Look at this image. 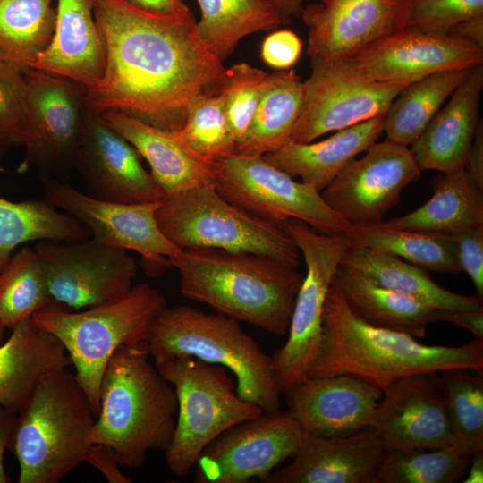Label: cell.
<instances>
[{
  "label": "cell",
  "instance_id": "1",
  "mask_svg": "<svg viewBox=\"0 0 483 483\" xmlns=\"http://www.w3.org/2000/svg\"><path fill=\"white\" fill-rule=\"evenodd\" d=\"M105 71L87 90L97 112L121 110L152 126L179 131L189 104L201 94H219L227 68L201 38L191 13L162 17L123 0H96Z\"/></svg>",
  "mask_w": 483,
  "mask_h": 483
},
{
  "label": "cell",
  "instance_id": "2",
  "mask_svg": "<svg viewBox=\"0 0 483 483\" xmlns=\"http://www.w3.org/2000/svg\"><path fill=\"white\" fill-rule=\"evenodd\" d=\"M455 368L483 370V340L428 345L408 334L373 326L352 310L331 283L308 377L347 375L384 393L408 377Z\"/></svg>",
  "mask_w": 483,
  "mask_h": 483
},
{
  "label": "cell",
  "instance_id": "3",
  "mask_svg": "<svg viewBox=\"0 0 483 483\" xmlns=\"http://www.w3.org/2000/svg\"><path fill=\"white\" fill-rule=\"evenodd\" d=\"M169 261L184 296L275 335L287 333L303 279L296 267L267 255L213 248L182 250Z\"/></svg>",
  "mask_w": 483,
  "mask_h": 483
},
{
  "label": "cell",
  "instance_id": "4",
  "mask_svg": "<svg viewBox=\"0 0 483 483\" xmlns=\"http://www.w3.org/2000/svg\"><path fill=\"white\" fill-rule=\"evenodd\" d=\"M148 342L120 346L102 376L92 444L114 450L120 466L140 468L151 450L165 452L178 410L174 387L149 361Z\"/></svg>",
  "mask_w": 483,
  "mask_h": 483
},
{
  "label": "cell",
  "instance_id": "5",
  "mask_svg": "<svg viewBox=\"0 0 483 483\" xmlns=\"http://www.w3.org/2000/svg\"><path fill=\"white\" fill-rule=\"evenodd\" d=\"M156 365L189 355L232 371L236 392L264 411L280 410V389L272 356L225 315L208 314L190 306L165 307L156 318L148 339Z\"/></svg>",
  "mask_w": 483,
  "mask_h": 483
},
{
  "label": "cell",
  "instance_id": "6",
  "mask_svg": "<svg viewBox=\"0 0 483 483\" xmlns=\"http://www.w3.org/2000/svg\"><path fill=\"white\" fill-rule=\"evenodd\" d=\"M96 420L75 375L47 376L18 413L8 449L19 465V483H58L86 462Z\"/></svg>",
  "mask_w": 483,
  "mask_h": 483
},
{
  "label": "cell",
  "instance_id": "7",
  "mask_svg": "<svg viewBox=\"0 0 483 483\" xmlns=\"http://www.w3.org/2000/svg\"><path fill=\"white\" fill-rule=\"evenodd\" d=\"M165 307V298L158 290L140 284L123 297L83 311L71 312L55 304L31 318L65 348L97 417L100 383L111 356L122 345L148 342L156 318Z\"/></svg>",
  "mask_w": 483,
  "mask_h": 483
},
{
  "label": "cell",
  "instance_id": "8",
  "mask_svg": "<svg viewBox=\"0 0 483 483\" xmlns=\"http://www.w3.org/2000/svg\"><path fill=\"white\" fill-rule=\"evenodd\" d=\"M163 234L181 250L213 248L253 252L293 267L301 252L284 227L221 196L213 183L167 197L156 212Z\"/></svg>",
  "mask_w": 483,
  "mask_h": 483
},
{
  "label": "cell",
  "instance_id": "9",
  "mask_svg": "<svg viewBox=\"0 0 483 483\" xmlns=\"http://www.w3.org/2000/svg\"><path fill=\"white\" fill-rule=\"evenodd\" d=\"M156 367L177 398L175 429L165 452L168 468L177 476L189 474L203 449L220 434L264 411L238 395L223 366L184 355Z\"/></svg>",
  "mask_w": 483,
  "mask_h": 483
},
{
  "label": "cell",
  "instance_id": "10",
  "mask_svg": "<svg viewBox=\"0 0 483 483\" xmlns=\"http://www.w3.org/2000/svg\"><path fill=\"white\" fill-rule=\"evenodd\" d=\"M212 165L218 193L261 218L281 225L297 219L326 234H344L352 225L314 187L295 181L262 156L236 154L212 161Z\"/></svg>",
  "mask_w": 483,
  "mask_h": 483
},
{
  "label": "cell",
  "instance_id": "11",
  "mask_svg": "<svg viewBox=\"0 0 483 483\" xmlns=\"http://www.w3.org/2000/svg\"><path fill=\"white\" fill-rule=\"evenodd\" d=\"M283 226L302 254L307 273L295 299L288 338L272 356L282 394L308 377L321 338L326 296L350 246L343 234L321 233L301 220L290 219Z\"/></svg>",
  "mask_w": 483,
  "mask_h": 483
},
{
  "label": "cell",
  "instance_id": "12",
  "mask_svg": "<svg viewBox=\"0 0 483 483\" xmlns=\"http://www.w3.org/2000/svg\"><path fill=\"white\" fill-rule=\"evenodd\" d=\"M27 137L18 168L38 171L41 179L67 182L72 174L84 114L87 89L65 77L24 68Z\"/></svg>",
  "mask_w": 483,
  "mask_h": 483
},
{
  "label": "cell",
  "instance_id": "13",
  "mask_svg": "<svg viewBox=\"0 0 483 483\" xmlns=\"http://www.w3.org/2000/svg\"><path fill=\"white\" fill-rule=\"evenodd\" d=\"M56 304L80 309L127 294L137 275L128 250L94 239L38 241L34 249Z\"/></svg>",
  "mask_w": 483,
  "mask_h": 483
},
{
  "label": "cell",
  "instance_id": "14",
  "mask_svg": "<svg viewBox=\"0 0 483 483\" xmlns=\"http://www.w3.org/2000/svg\"><path fill=\"white\" fill-rule=\"evenodd\" d=\"M337 64L368 81L407 86L437 72L469 70L483 64V47L451 33L407 26Z\"/></svg>",
  "mask_w": 483,
  "mask_h": 483
},
{
  "label": "cell",
  "instance_id": "15",
  "mask_svg": "<svg viewBox=\"0 0 483 483\" xmlns=\"http://www.w3.org/2000/svg\"><path fill=\"white\" fill-rule=\"evenodd\" d=\"M303 431L288 411H263L220 434L199 455L195 483L261 482L292 458Z\"/></svg>",
  "mask_w": 483,
  "mask_h": 483
},
{
  "label": "cell",
  "instance_id": "16",
  "mask_svg": "<svg viewBox=\"0 0 483 483\" xmlns=\"http://www.w3.org/2000/svg\"><path fill=\"white\" fill-rule=\"evenodd\" d=\"M44 199L73 216L93 239L131 250L142 257L146 275L158 276L172 266L169 258L181 250L161 232L156 212L162 202L119 203L96 199L55 178L41 179Z\"/></svg>",
  "mask_w": 483,
  "mask_h": 483
},
{
  "label": "cell",
  "instance_id": "17",
  "mask_svg": "<svg viewBox=\"0 0 483 483\" xmlns=\"http://www.w3.org/2000/svg\"><path fill=\"white\" fill-rule=\"evenodd\" d=\"M422 172L411 148L386 139L352 159L320 195L351 224L380 222Z\"/></svg>",
  "mask_w": 483,
  "mask_h": 483
},
{
  "label": "cell",
  "instance_id": "18",
  "mask_svg": "<svg viewBox=\"0 0 483 483\" xmlns=\"http://www.w3.org/2000/svg\"><path fill=\"white\" fill-rule=\"evenodd\" d=\"M310 66L311 73L303 81L302 107L290 137L293 142L309 143L327 132L385 114L406 87L362 80L337 64L310 62Z\"/></svg>",
  "mask_w": 483,
  "mask_h": 483
},
{
  "label": "cell",
  "instance_id": "19",
  "mask_svg": "<svg viewBox=\"0 0 483 483\" xmlns=\"http://www.w3.org/2000/svg\"><path fill=\"white\" fill-rule=\"evenodd\" d=\"M411 0H320L303 6L310 62L338 64L409 24Z\"/></svg>",
  "mask_w": 483,
  "mask_h": 483
},
{
  "label": "cell",
  "instance_id": "20",
  "mask_svg": "<svg viewBox=\"0 0 483 483\" xmlns=\"http://www.w3.org/2000/svg\"><path fill=\"white\" fill-rule=\"evenodd\" d=\"M140 154L111 128L101 113L88 105L80 131L74 168L86 182L89 197L119 203L163 202L166 196Z\"/></svg>",
  "mask_w": 483,
  "mask_h": 483
},
{
  "label": "cell",
  "instance_id": "21",
  "mask_svg": "<svg viewBox=\"0 0 483 483\" xmlns=\"http://www.w3.org/2000/svg\"><path fill=\"white\" fill-rule=\"evenodd\" d=\"M373 427L386 449L456 445L439 373L408 377L384 392Z\"/></svg>",
  "mask_w": 483,
  "mask_h": 483
},
{
  "label": "cell",
  "instance_id": "22",
  "mask_svg": "<svg viewBox=\"0 0 483 483\" xmlns=\"http://www.w3.org/2000/svg\"><path fill=\"white\" fill-rule=\"evenodd\" d=\"M304 434L335 437L373 426L383 393L347 375L307 377L283 393Z\"/></svg>",
  "mask_w": 483,
  "mask_h": 483
},
{
  "label": "cell",
  "instance_id": "23",
  "mask_svg": "<svg viewBox=\"0 0 483 483\" xmlns=\"http://www.w3.org/2000/svg\"><path fill=\"white\" fill-rule=\"evenodd\" d=\"M384 443L373 426L346 436L304 434L292 462L264 483H376Z\"/></svg>",
  "mask_w": 483,
  "mask_h": 483
},
{
  "label": "cell",
  "instance_id": "24",
  "mask_svg": "<svg viewBox=\"0 0 483 483\" xmlns=\"http://www.w3.org/2000/svg\"><path fill=\"white\" fill-rule=\"evenodd\" d=\"M483 64L471 68L411 150L420 168L448 174L464 167L479 123Z\"/></svg>",
  "mask_w": 483,
  "mask_h": 483
},
{
  "label": "cell",
  "instance_id": "25",
  "mask_svg": "<svg viewBox=\"0 0 483 483\" xmlns=\"http://www.w3.org/2000/svg\"><path fill=\"white\" fill-rule=\"evenodd\" d=\"M101 115L148 162L150 174L166 198L196 186L213 183L212 161L193 152L177 131L152 126L121 110H107Z\"/></svg>",
  "mask_w": 483,
  "mask_h": 483
},
{
  "label": "cell",
  "instance_id": "26",
  "mask_svg": "<svg viewBox=\"0 0 483 483\" xmlns=\"http://www.w3.org/2000/svg\"><path fill=\"white\" fill-rule=\"evenodd\" d=\"M11 330L0 343V405L18 414L47 376L72 361L62 343L31 317Z\"/></svg>",
  "mask_w": 483,
  "mask_h": 483
},
{
  "label": "cell",
  "instance_id": "27",
  "mask_svg": "<svg viewBox=\"0 0 483 483\" xmlns=\"http://www.w3.org/2000/svg\"><path fill=\"white\" fill-rule=\"evenodd\" d=\"M52 41L33 68L70 79L87 90L105 71V55L94 17L96 0H56Z\"/></svg>",
  "mask_w": 483,
  "mask_h": 483
},
{
  "label": "cell",
  "instance_id": "28",
  "mask_svg": "<svg viewBox=\"0 0 483 483\" xmlns=\"http://www.w3.org/2000/svg\"><path fill=\"white\" fill-rule=\"evenodd\" d=\"M385 114L336 131L321 141H289L262 157L320 192L352 159L377 141L384 132Z\"/></svg>",
  "mask_w": 483,
  "mask_h": 483
},
{
  "label": "cell",
  "instance_id": "29",
  "mask_svg": "<svg viewBox=\"0 0 483 483\" xmlns=\"http://www.w3.org/2000/svg\"><path fill=\"white\" fill-rule=\"evenodd\" d=\"M352 310L364 321L423 338L430 323L448 322L453 310L377 284L351 269L338 267L332 279Z\"/></svg>",
  "mask_w": 483,
  "mask_h": 483
},
{
  "label": "cell",
  "instance_id": "30",
  "mask_svg": "<svg viewBox=\"0 0 483 483\" xmlns=\"http://www.w3.org/2000/svg\"><path fill=\"white\" fill-rule=\"evenodd\" d=\"M432 197L421 207L386 225L411 231L453 233L483 225V191L464 167L443 174L430 181Z\"/></svg>",
  "mask_w": 483,
  "mask_h": 483
},
{
  "label": "cell",
  "instance_id": "31",
  "mask_svg": "<svg viewBox=\"0 0 483 483\" xmlns=\"http://www.w3.org/2000/svg\"><path fill=\"white\" fill-rule=\"evenodd\" d=\"M339 266L439 309L466 310L483 307V300L477 294L466 296L448 291L435 283L424 268L389 253L349 246Z\"/></svg>",
  "mask_w": 483,
  "mask_h": 483
},
{
  "label": "cell",
  "instance_id": "32",
  "mask_svg": "<svg viewBox=\"0 0 483 483\" xmlns=\"http://www.w3.org/2000/svg\"><path fill=\"white\" fill-rule=\"evenodd\" d=\"M303 99V80L294 70L268 74L252 121L237 146L236 154L263 156L289 142Z\"/></svg>",
  "mask_w": 483,
  "mask_h": 483
},
{
  "label": "cell",
  "instance_id": "33",
  "mask_svg": "<svg viewBox=\"0 0 483 483\" xmlns=\"http://www.w3.org/2000/svg\"><path fill=\"white\" fill-rule=\"evenodd\" d=\"M343 235L350 246L389 253L424 269L448 274L462 271L457 244L450 233L395 228L380 221L352 224Z\"/></svg>",
  "mask_w": 483,
  "mask_h": 483
},
{
  "label": "cell",
  "instance_id": "34",
  "mask_svg": "<svg viewBox=\"0 0 483 483\" xmlns=\"http://www.w3.org/2000/svg\"><path fill=\"white\" fill-rule=\"evenodd\" d=\"M90 234L83 223L44 199L14 202L0 197V273L14 249L22 243L74 242Z\"/></svg>",
  "mask_w": 483,
  "mask_h": 483
},
{
  "label": "cell",
  "instance_id": "35",
  "mask_svg": "<svg viewBox=\"0 0 483 483\" xmlns=\"http://www.w3.org/2000/svg\"><path fill=\"white\" fill-rule=\"evenodd\" d=\"M470 70L437 72L406 86L385 114L386 139L403 146L411 145Z\"/></svg>",
  "mask_w": 483,
  "mask_h": 483
},
{
  "label": "cell",
  "instance_id": "36",
  "mask_svg": "<svg viewBox=\"0 0 483 483\" xmlns=\"http://www.w3.org/2000/svg\"><path fill=\"white\" fill-rule=\"evenodd\" d=\"M201 18L197 30L201 38L224 61L244 37L271 31L282 25L266 0H197Z\"/></svg>",
  "mask_w": 483,
  "mask_h": 483
},
{
  "label": "cell",
  "instance_id": "37",
  "mask_svg": "<svg viewBox=\"0 0 483 483\" xmlns=\"http://www.w3.org/2000/svg\"><path fill=\"white\" fill-rule=\"evenodd\" d=\"M55 0H0V49L7 60L33 68L55 28Z\"/></svg>",
  "mask_w": 483,
  "mask_h": 483
},
{
  "label": "cell",
  "instance_id": "38",
  "mask_svg": "<svg viewBox=\"0 0 483 483\" xmlns=\"http://www.w3.org/2000/svg\"><path fill=\"white\" fill-rule=\"evenodd\" d=\"M385 449L376 483H454L466 474L472 453L458 445Z\"/></svg>",
  "mask_w": 483,
  "mask_h": 483
},
{
  "label": "cell",
  "instance_id": "39",
  "mask_svg": "<svg viewBox=\"0 0 483 483\" xmlns=\"http://www.w3.org/2000/svg\"><path fill=\"white\" fill-rule=\"evenodd\" d=\"M55 304L35 250L21 248L0 273V322L12 329L22 319Z\"/></svg>",
  "mask_w": 483,
  "mask_h": 483
},
{
  "label": "cell",
  "instance_id": "40",
  "mask_svg": "<svg viewBox=\"0 0 483 483\" xmlns=\"http://www.w3.org/2000/svg\"><path fill=\"white\" fill-rule=\"evenodd\" d=\"M439 377L456 445L483 451V370L448 369Z\"/></svg>",
  "mask_w": 483,
  "mask_h": 483
},
{
  "label": "cell",
  "instance_id": "41",
  "mask_svg": "<svg viewBox=\"0 0 483 483\" xmlns=\"http://www.w3.org/2000/svg\"><path fill=\"white\" fill-rule=\"evenodd\" d=\"M177 133L193 152L208 161L236 154L237 143L221 93L196 97L189 104L184 124Z\"/></svg>",
  "mask_w": 483,
  "mask_h": 483
},
{
  "label": "cell",
  "instance_id": "42",
  "mask_svg": "<svg viewBox=\"0 0 483 483\" xmlns=\"http://www.w3.org/2000/svg\"><path fill=\"white\" fill-rule=\"evenodd\" d=\"M268 74L246 63L227 69L226 80L220 93L237 146L250 127Z\"/></svg>",
  "mask_w": 483,
  "mask_h": 483
},
{
  "label": "cell",
  "instance_id": "43",
  "mask_svg": "<svg viewBox=\"0 0 483 483\" xmlns=\"http://www.w3.org/2000/svg\"><path fill=\"white\" fill-rule=\"evenodd\" d=\"M27 137L24 67L0 61V138L8 145H23Z\"/></svg>",
  "mask_w": 483,
  "mask_h": 483
},
{
  "label": "cell",
  "instance_id": "44",
  "mask_svg": "<svg viewBox=\"0 0 483 483\" xmlns=\"http://www.w3.org/2000/svg\"><path fill=\"white\" fill-rule=\"evenodd\" d=\"M483 16V0H411L408 26L449 33L467 20Z\"/></svg>",
  "mask_w": 483,
  "mask_h": 483
},
{
  "label": "cell",
  "instance_id": "45",
  "mask_svg": "<svg viewBox=\"0 0 483 483\" xmlns=\"http://www.w3.org/2000/svg\"><path fill=\"white\" fill-rule=\"evenodd\" d=\"M452 235L457 244L462 270L468 274L476 294L483 300V225L465 228Z\"/></svg>",
  "mask_w": 483,
  "mask_h": 483
},
{
  "label": "cell",
  "instance_id": "46",
  "mask_svg": "<svg viewBox=\"0 0 483 483\" xmlns=\"http://www.w3.org/2000/svg\"><path fill=\"white\" fill-rule=\"evenodd\" d=\"M301 49L302 42L292 30H276L264 38L260 55L268 66L287 70L296 64Z\"/></svg>",
  "mask_w": 483,
  "mask_h": 483
},
{
  "label": "cell",
  "instance_id": "47",
  "mask_svg": "<svg viewBox=\"0 0 483 483\" xmlns=\"http://www.w3.org/2000/svg\"><path fill=\"white\" fill-rule=\"evenodd\" d=\"M86 462L98 470L111 483H131L132 479L119 469L115 453L102 444H93L89 449Z\"/></svg>",
  "mask_w": 483,
  "mask_h": 483
},
{
  "label": "cell",
  "instance_id": "48",
  "mask_svg": "<svg viewBox=\"0 0 483 483\" xmlns=\"http://www.w3.org/2000/svg\"><path fill=\"white\" fill-rule=\"evenodd\" d=\"M143 13L162 17H183L191 13L183 0H123Z\"/></svg>",
  "mask_w": 483,
  "mask_h": 483
},
{
  "label": "cell",
  "instance_id": "49",
  "mask_svg": "<svg viewBox=\"0 0 483 483\" xmlns=\"http://www.w3.org/2000/svg\"><path fill=\"white\" fill-rule=\"evenodd\" d=\"M464 169L474 182L483 191V123L479 120L472 142L469 148L464 164Z\"/></svg>",
  "mask_w": 483,
  "mask_h": 483
},
{
  "label": "cell",
  "instance_id": "50",
  "mask_svg": "<svg viewBox=\"0 0 483 483\" xmlns=\"http://www.w3.org/2000/svg\"><path fill=\"white\" fill-rule=\"evenodd\" d=\"M16 420L17 414L0 405V483L12 481L4 470V456L5 450L8 449Z\"/></svg>",
  "mask_w": 483,
  "mask_h": 483
},
{
  "label": "cell",
  "instance_id": "51",
  "mask_svg": "<svg viewBox=\"0 0 483 483\" xmlns=\"http://www.w3.org/2000/svg\"><path fill=\"white\" fill-rule=\"evenodd\" d=\"M449 33L483 47V16L462 21L455 26Z\"/></svg>",
  "mask_w": 483,
  "mask_h": 483
},
{
  "label": "cell",
  "instance_id": "52",
  "mask_svg": "<svg viewBox=\"0 0 483 483\" xmlns=\"http://www.w3.org/2000/svg\"><path fill=\"white\" fill-rule=\"evenodd\" d=\"M279 15L282 24L292 22V17H300L305 0H266Z\"/></svg>",
  "mask_w": 483,
  "mask_h": 483
},
{
  "label": "cell",
  "instance_id": "53",
  "mask_svg": "<svg viewBox=\"0 0 483 483\" xmlns=\"http://www.w3.org/2000/svg\"><path fill=\"white\" fill-rule=\"evenodd\" d=\"M467 477L463 480L465 483L483 482V451L477 452L471 455L467 470Z\"/></svg>",
  "mask_w": 483,
  "mask_h": 483
},
{
  "label": "cell",
  "instance_id": "54",
  "mask_svg": "<svg viewBox=\"0 0 483 483\" xmlns=\"http://www.w3.org/2000/svg\"><path fill=\"white\" fill-rule=\"evenodd\" d=\"M8 145L0 138V170H2V161L5 155Z\"/></svg>",
  "mask_w": 483,
  "mask_h": 483
},
{
  "label": "cell",
  "instance_id": "55",
  "mask_svg": "<svg viewBox=\"0 0 483 483\" xmlns=\"http://www.w3.org/2000/svg\"><path fill=\"white\" fill-rule=\"evenodd\" d=\"M4 329H5L4 326L0 322V343L3 341V337H4Z\"/></svg>",
  "mask_w": 483,
  "mask_h": 483
},
{
  "label": "cell",
  "instance_id": "56",
  "mask_svg": "<svg viewBox=\"0 0 483 483\" xmlns=\"http://www.w3.org/2000/svg\"><path fill=\"white\" fill-rule=\"evenodd\" d=\"M3 60H7V58L5 57V55L0 49V61H3Z\"/></svg>",
  "mask_w": 483,
  "mask_h": 483
}]
</instances>
